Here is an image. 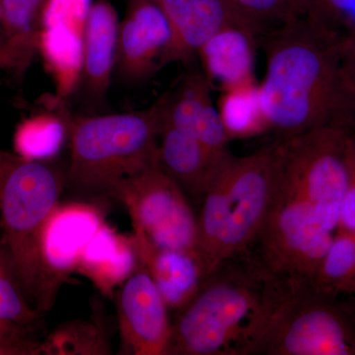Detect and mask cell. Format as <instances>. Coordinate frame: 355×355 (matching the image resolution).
Listing matches in <instances>:
<instances>
[{
  "mask_svg": "<svg viewBox=\"0 0 355 355\" xmlns=\"http://www.w3.org/2000/svg\"><path fill=\"white\" fill-rule=\"evenodd\" d=\"M67 120L48 112L25 119L14 132V153L31 160H53L69 139L72 121Z\"/></svg>",
  "mask_w": 355,
  "mask_h": 355,
  "instance_id": "44dd1931",
  "label": "cell"
},
{
  "mask_svg": "<svg viewBox=\"0 0 355 355\" xmlns=\"http://www.w3.org/2000/svg\"><path fill=\"white\" fill-rule=\"evenodd\" d=\"M217 110L229 139H244L268 130L257 83L222 91Z\"/></svg>",
  "mask_w": 355,
  "mask_h": 355,
  "instance_id": "603a6c76",
  "label": "cell"
},
{
  "mask_svg": "<svg viewBox=\"0 0 355 355\" xmlns=\"http://www.w3.org/2000/svg\"><path fill=\"white\" fill-rule=\"evenodd\" d=\"M140 266L132 235L123 234L104 222L84 249L76 272L87 279L104 297L112 298Z\"/></svg>",
  "mask_w": 355,
  "mask_h": 355,
  "instance_id": "2e32d148",
  "label": "cell"
},
{
  "mask_svg": "<svg viewBox=\"0 0 355 355\" xmlns=\"http://www.w3.org/2000/svg\"><path fill=\"white\" fill-rule=\"evenodd\" d=\"M92 0H46L38 53L55 84V99L62 102L78 88L83 43Z\"/></svg>",
  "mask_w": 355,
  "mask_h": 355,
  "instance_id": "30bf717a",
  "label": "cell"
},
{
  "mask_svg": "<svg viewBox=\"0 0 355 355\" xmlns=\"http://www.w3.org/2000/svg\"><path fill=\"white\" fill-rule=\"evenodd\" d=\"M349 184L340 205L338 232L355 235V139L352 135L349 139Z\"/></svg>",
  "mask_w": 355,
  "mask_h": 355,
  "instance_id": "f1b7e54d",
  "label": "cell"
},
{
  "mask_svg": "<svg viewBox=\"0 0 355 355\" xmlns=\"http://www.w3.org/2000/svg\"><path fill=\"white\" fill-rule=\"evenodd\" d=\"M40 318L38 311L26 302L10 257L0 239V320L29 326Z\"/></svg>",
  "mask_w": 355,
  "mask_h": 355,
  "instance_id": "484cf974",
  "label": "cell"
},
{
  "mask_svg": "<svg viewBox=\"0 0 355 355\" xmlns=\"http://www.w3.org/2000/svg\"><path fill=\"white\" fill-rule=\"evenodd\" d=\"M104 209L91 200H77L58 203L49 216L40 246L39 313L51 309L60 287L76 272L84 249L106 222Z\"/></svg>",
  "mask_w": 355,
  "mask_h": 355,
  "instance_id": "9c48e42d",
  "label": "cell"
},
{
  "mask_svg": "<svg viewBox=\"0 0 355 355\" xmlns=\"http://www.w3.org/2000/svg\"><path fill=\"white\" fill-rule=\"evenodd\" d=\"M277 158V142L245 157L231 154L203 196L196 244L203 279L256 239L272 198Z\"/></svg>",
  "mask_w": 355,
  "mask_h": 355,
  "instance_id": "5b68a950",
  "label": "cell"
},
{
  "mask_svg": "<svg viewBox=\"0 0 355 355\" xmlns=\"http://www.w3.org/2000/svg\"><path fill=\"white\" fill-rule=\"evenodd\" d=\"M116 313L121 354L167 355L173 331L169 308L144 266L121 286Z\"/></svg>",
  "mask_w": 355,
  "mask_h": 355,
  "instance_id": "8fae6325",
  "label": "cell"
},
{
  "mask_svg": "<svg viewBox=\"0 0 355 355\" xmlns=\"http://www.w3.org/2000/svg\"><path fill=\"white\" fill-rule=\"evenodd\" d=\"M347 293L355 294V263H354V275H352V282H350L349 292H347Z\"/></svg>",
  "mask_w": 355,
  "mask_h": 355,
  "instance_id": "4dcf8cb0",
  "label": "cell"
},
{
  "mask_svg": "<svg viewBox=\"0 0 355 355\" xmlns=\"http://www.w3.org/2000/svg\"><path fill=\"white\" fill-rule=\"evenodd\" d=\"M354 0H303L302 14L310 24L336 41L345 31Z\"/></svg>",
  "mask_w": 355,
  "mask_h": 355,
  "instance_id": "4316f807",
  "label": "cell"
},
{
  "mask_svg": "<svg viewBox=\"0 0 355 355\" xmlns=\"http://www.w3.org/2000/svg\"><path fill=\"white\" fill-rule=\"evenodd\" d=\"M153 1L164 14L171 30V41L163 58L162 67L171 62H190L203 44L224 28H243L227 0Z\"/></svg>",
  "mask_w": 355,
  "mask_h": 355,
  "instance_id": "4fadbf2b",
  "label": "cell"
},
{
  "mask_svg": "<svg viewBox=\"0 0 355 355\" xmlns=\"http://www.w3.org/2000/svg\"><path fill=\"white\" fill-rule=\"evenodd\" d=\"M355 263V235L336 233L319 266L311 286L322 293L338 296L349 292Z\"/></svg>",
  "mask_w": 355,
  "mask_h": 355,
  "instance_id": "cb8c5ba5",
  "label": "cell"
},
{
  "mask_svg": "<svg viewBox=\"0 0 355 355\" xmlns=\"http://www.w3.org/2000/svg\"><path fill=\"white\" fill-rule=\"evenodd\" d=\"M170 41L171 30L155 2L128 0L119 28L114 69L128 80H142L162 69Z\"/></svg>",
  "mask_w": 355,
  "mask_h": 355,
  "instance_id": "7c38bea8",
  "label": "cell"
},
{
  "mask_svg": "<svg viewBox=\"0 0 355 355\" xmlns=\"http://www.w3.org/2000/svg\"><path fill=\"white\" fill-rule=\"evenodd\" d=\"M162 121L160 98L140 111L72 121L67 187L81 200L112 198L123 182L158 166Z\"/></svg>",
  "mask_w": 355,
  "mask_h": 355,
  "instance_id": "277c9868",
  "label": "cell"
},
{
  "mask_svg": "<svg viewBox=\"0 0 355 355\" xmlns=\"http://www.w3.org/2000/svg\"><path fill=\"white\" fill-rule=\"evenodd\" d=\"M65 186L67 171L53 160H31L0 149L2 241L26 302L35 310L41 277L42 233Z\"/></svg>",
  "mask_w": 355,
  "mask_h": 355,
  "instance_id": "8992f818",
  "label": "cell"
},
{
  "mask_svg": "<svg viewBox=\"0 0 355 355\" xmlns=\"http://www.w3.org/2000/svg\"><path fill=\"white\" fill-rule=\"evenodd\" d=\"M277 142L268 212L242 256L268 279L310 284L338 232L349 184V135L324 127Z\"/></svg>",
  "mask_w": 355,
  "mask_h": 355,
  "instance_id": "6da1fadb",
  "label": "cell"
},
{
  "mask_svg": "<svg viewBox=\"0 0 355 355\" xmlns=\"http://www.w3.org/2000/svg\"><path fill=\"white\" fill-rule=\"evenodd\" d=\"M210 89L211 86L203 74H189L173 92L160 97L162 118L166 123L207 148L225 153L230 139L218 110L214 106Z\"/></svg>",
  "mask_w": 355,
  "mask_h": 355,
  "instance_id": "5bb4252c",
  "label": "cell"
},
{
  "mask_svg": "<svg viewBox=\"0 0 355 355\" xmlns=\"http://www.w3.org/2000/svg\"><path fill=\"white\" fill-rule=\"evenodd\" d=\"M141 265L150 275L169 310L183 308L197 293L203 272L197 254L181 250L156 247L132 234Z\"/></svg>",
  "mask_w": 355,
  "mask_h": 355,
  "instance_id": "ac0fdd59",
  "label": "cell"
},
{
  "mask_svg": "<svg viewBox=\"0 0 355 355\" xmlns=\"http://www.w3.org/2000/svg\"><path fill=\"white\" fill-rule=\"evenodd\" d=\"M46 0H1L0 69L24 78L38 53L42 15Z\"/></svg>",
  "mask_w": 355,
  "mask_h": 355,
  "instance_id": "ffe728a7",
  "label": "cell"
},
{
  "mask_svg": "<svg viewBox=\"0 0 355 355\" xmlns=\"http://www.w3.org/2000/svg\"><path fill=\"white\" fill-rule=\"evenodd\" d=\"M230 155L228 150H211L162 121L158 139V167L174 180L186 195L198 202H202Z\"/></svg>",
  "mask_w": 355,
  "mask_h": 355,
  "instance_id": "9a60e30c",
  "label": "cell"
},
{
  "mask_svg": "<svg viewBox=\"0 0 355 355\" xmlns=\"http://www.w3.org/2000/svg\"><path fill=\"white\" fill-rule=\"evenodd\" d=\"M251 33L229 26L216 33L198 51L205 78L210 86L222 91L257 83L254 77V46Z\"/></svg>",
  "mask_w": 355,
  "mask_h": 355,
  "instance_id": "d6986e66",
  "label": "cell"
},
{
  "mask_svg": "<svg viewBox=\"0 0 355 355\" xmlns=\"http://www.w3.org/2000/svg\"><path fill=\"white\" fill-rule=\"evenodd\" d=\"M119 21L110 0H95L86 23L80 83L92 101L106 99L116 65Z\"/></svg>",
  "mask_w": 355,
  "mask_h": 355,
  "instance_id": "e0dca14e",
  "label": "cell"
},
{
  "mask_svg": "<svg viewBox=\"0 0 355 355\" xmlns=\"http://www.w3.org/2000/svg\"><path fill=\"white\" fill-rule=\"evenodd\" d=\"M0 21H1V0H0Z\"/></svg>",
  "mask_w": 355,
  "mask_h": 355,
  "instance_id": "1f68e13d",
  "label": "cell"
},
{
  "mask_svg": "<svg viewBox=\"0 0 355 355\" xmlns=\"http://www.w3.org/2000/svg\"><path fill=\"white\" fill-rule=\"evenodd\" d=\"M243 28L258 41L302 14L303 0H227Z\"/></svg>",
  "mask_w": 355,
  "mask_h": 355,
  "instance_id": "d4e9b609",
  "label": "cell"
},
{
  "mask_svg": "<svg viewBox=\"0 0 355 355\" xmlns=\"http://www.w3.org/2000/svg\"><path fill=\"white\" fill-rule=\"evenodd\" d=\"M26 327L0 320V355L42 354V343L29 336Z\"/></svg>",
  "mask_w": 355,
  "mask_h": 355,
  "instance_id": "83f0119b",
  "label": "cell"
},
{
  "mask_svg": "<svg viewBox=\"0 0 355 355\" xmlns=\"http://www.w3.org/2000/svg\"><path fill=\"white\" fill-rule=\"evenodd\" d=\"M345 79L355 94V20L336 42Z\"/></svg>",
  "mask_w": 355,
  "mask_h": 355,
  "instance_id": "f546056e",
  "label": "cell"
},
{
  "mask_svg": "<svg viewBox=\"0 0 355 355\" xmlns=\"http://www.w3.org/2000/svg\"><path fill=\"white\" fill-rule=\"evenodd\" d=\"M336 297L311 284L277 282L250 355H355V313Z\"/></svg>",
  "mask_w": 355,
  "mask_h": 355,
  "instance_id": "52a82bcc",
  "label": "cell"
},
{
  "mask_svg": "<svg viewBox=\"0 0 355 355\" xmlns=\"http://www.w3.org/2000/svg\"><path fill=\"white\" fill-rule=\"evenodd\" d=\"M112 198L127 210L135 234L156 247L196 254L197 216L181 187L158 166L123 182Z\"/></svg>",
  "mask_w": 355,
  "mask_h": 355,
  "instance_id": "ba28073f",
  "label": "cell"
},
{
  "mask_svg": "<svg viewBox=\"0 0 355 355\" xmlns=\"http://www.w3.org/2000/svg\"><path fill=\"white\" fill-rule=\"evenodd\" d=\"M277 289L245 257L222 263L177 311L167 355H250Z\"/></svg>",
  "mask_w": 355,
  "mask_h": 355,
  "instance_id": "3957f363",
  "label": "cell"
},
{
  "mask_svg": "<svg viewBox=\"0 0 355 355\" xmlns=\"http://www.w3.org/2000/svg\"><path fill=\"white\" fill-rule=\"evenodd\" d=\"M258 42L266 58L259 93L277 140L324 127L354 128L355 94L333 40L299 16Z\"/></svg>",
  "mask_w": 355,
  "mask_h": 355,
  "instance_id": "7a4b0ae2",
  "label": "cell"
},
{
  "mask_svg": "<svg viewBox=\"0 0 355 355\" xmlns=\"http://www.w3.org/2000/svg\"><path fill=\"white\" fill-rule=\"evenodd\" d=\"M111 336L103 315L93 313L88 320H73L60 324L42 343V354L108 355Z\"/></svg>",
  "mask_w": 355,
  "mask_h": 355,
  "instance_id": "7402d4cb",
  "label": "cell"
}]
</instances>
